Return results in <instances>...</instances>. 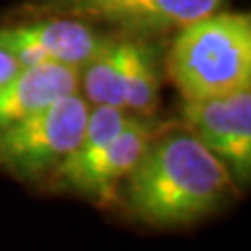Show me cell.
Masks as SVG:
<instances>
[{"label":"cell","mask_w":251,"mask_h":251,"mask_svg":"<svg viewBox=\"0 0 251 251\" xmlns=\"http://www.w3.org/2000/svg\"><path fill=\"white\" fill-rule=\"evenodd\" d=\"M124 184L130 211L155 228L195 224L239 193L230 170L186 128L161 130Z\"/></svg>","instance_id":"cell-1"},{"label":"cell","mask_w":251,"mask_h":251,"mask_svg":"<svg viewBox=\"0 0 251 251\" xmlns=\"http://www.w3.org/2000/svg\"><path fill=\"white\" fill-rule=\"evenodd\" d=\"M166 72L184 100L222 97L251 86V17L216 11L180 27Z\"/></svg>","instance_id":"cell-2"},{"label":"cell","mask_w":251,"mask_h":251,"mask_svg":"<svg viewBox=\"0 0 251 251\" xmlns=\"http://www.w3.org/2000/svg\"><path fill=\"white\" fill-rule=\"evenodd\" d=\"M90 105L67 94L0 130V168L21 180L50 176L80 145Z\"/></svg>","instance_id":"cell-3"},{"label":"cell","mask_w":251,"mask_h":251,"mask_svg":"<svg viewBox=\"0 0 251 251\" xmlns=\"http://www.w3.org/2000/svg\"><path fill=\"white\" fill-rule=\"evenodd\" d=\"M224 0H27L19 19L65 17L88 25H111L130 36L180 29L222 9Z\"/></svg>","instance_id":"cell-4"},{"label":"cell","mask_w":251,"mask_h":251,"mask_svg":"<svg viewBox=\"0 0 251 251\" xmlns=\"http://www.w3.org/2000/svg\"><path fill=\"white\" fill-rule=\"evenodd\" d=\"M159 132L161 126L153 120L130 113L128 122L111 140L88 151H74L50 176L99 205H111Z\"/></svg>","instance_id":"cell-5"},{"label":"cell","mask_w":251,"mask_h":251,"mask_svg":"<svg viewBox=\"0 0 251 251\" xmlns=\"http://www.w3.org/2000/svg\"><path fill=\"white\" fill-rule=\"evenodd\" d=\"M111 38L77 19H15L0 25V50L25 65H67L82 69Z\"/></svg>","instance_id":"cell-6"},{"label":"cell","mask_w":251,"mask_h":251,"mask_svg":"<svg viewBox=\"0 0 251 251\" xmlns=\"http://www.w3.org/2000/svg\"><path fill=\"white\" fill-rule=\"evenodd\" d=\"M182 122L226 168L239 186L251 176V90L184 100Z\"/></svg>","instance_id":"cell-7"},{"label":"cell","mask_w":251,"mask_h":251,"mask_svg":"<svg viewBox=\"0 0 251 251\" xmlns=\"http://www.w3.org/2000/svg\"><path fill=\"white\" fill-rule=\"evenodd\" d=\"M80 92V69L67 65H25L0 84V130L67 94Z\"/></svg>","instance_id":"cell-8"},{"label":"cell","mask_w":251,"mask_h":251,"mask_svg":"<svg viewBox=\"0 0 251 251\" xmlns=\"http://www.w3.org/2000/svg\"><path fill=\"white\" fill-rule=\"evenodd\" d=\"M126 63H128V38L109 40L97 57L80 69V90L90 107L109 105L124 109Z\"/></svg>","instance_id":"cell-9"},{"label":"cell","mask_w":251,"mask_h":251,"mask_svg":"<svg viewBox=\"0 0 251 251\" xmlns=\"http://www.w3.org/2000/svg\"><path fill=\"white\" fill-rule=\"evenodd\" d=\"M159 72L155 50L143 38H128L126 63L124 111L140 117H151L159 103Z\"/></svg>","instance_id":"cell-10"},{"label":"cell","mask_w":251,"mask_h":251,"mask_svg":"<svg viewBox=\"0 0 251 251\" xmlns=\"http://www.w3.org/2000/svg\"><path fill=\"white\" fill-rule=\"evenodd\" d=\"M19 63L15 61L9 52H4V50H0V84H2L4 80H9L11 75H15L19 72Z\"/></svg>","instance_id":"cell-11"}]
</instances>
